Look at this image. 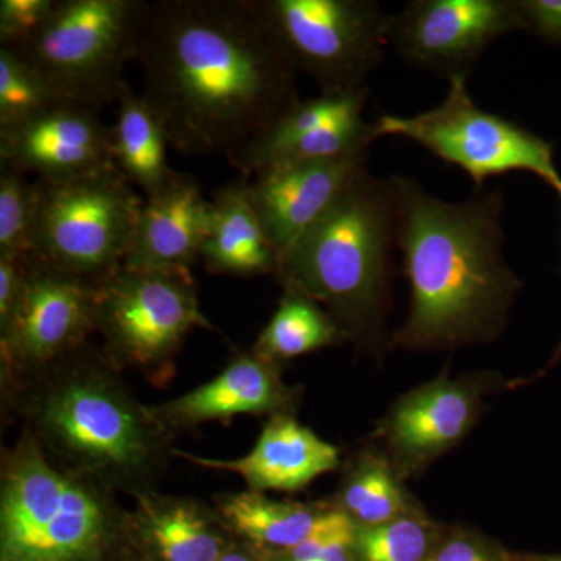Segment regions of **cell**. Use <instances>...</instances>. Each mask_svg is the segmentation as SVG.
<instances>
[{
	"label": "cell",
	"instance_id": "6da1fadb",
	"mask_svg": "<svg viewBox=\"0 0 561 561\" xmlns=\"http://www.w3.org/2000/svg\"><path fill=\"white\" fill-rule=\"evenodd\" d=\"M135 61L144 98L183 153L230 158L301 99L254 0L150 2Z\"/></svg>",
	"mask_w": 561,
	"mask_h": 561
},
{
	"label": "cell",
	"instance_id": "7a4b0ae2",
	"mask_svg": "<svg viewBox=\"0 0 561 561\" xmlns=\"http://www.w3.org/2000/svg\"><path fill=\"white\" fill-rule=\"evenodd\" d=\"M389 180L398 249L412 290L398 343L449 348L496 337L522 287L504 256V195L482 190L470 201L453 203L430 194L412 176Z\"/></svg>",
	"mask_w": 561,
	"mask_h": 561
},
{
	"label": "cell",
	"instance_id": "3957f363",
	"mask_svg": "<svg viewBox=\"0 0 561 561\" xmlns=\"http://www.w3.org/2000/svg\"><path fill=\"white\" fill-rule=\"evenodd\" d=\"M11 381L25 382L27 435L51 463L110 491H153L173 456L172 434L122 383L102 348L84 343Z\"/></svg>",
	"mask_w": 561,
	"mask_h": 561
},
{
	"label": "cell",
	"instance_id": "277c9868",
	"mask_svg": "<svg viewBox=\"0 0 561 561\" xmlns=\"http://www.w3.org/2000/svg\"><path fill=\"white\" fill-rule=\"evenodd\" d=\"M394 247L398 214L390 180L365 168L280 257L276 278L324 306L345 337L373 342L389 305Z\"/></svg>",
	"mask_w": 561,
	"mask_h": 561
},
{
	"label": "cell",
	"instance_id": "5b68a950",
	"mask_svg": "<svg viewBox=\"0 0 561 561\" xmlns=\"http://www.w3.org/2000/svg\"><path fill=\"white\" fill-rule=\"evenodd\" d=\"M125 518L110 490L60 470L31 435L3 457L0 561H122Z\"/></svg>",
	"mask_w": 561,
	"mask_h": 561
},
{
	"label": "cell",
	"instance_id": "8992f818",
	"mask_svg": "<svg viewBox=\"0 0 561 561\" xmlns=\"http://www.w3.org/2000/svg\"><path fill=\"white\" fill-rule=\"evenodd\" d=\"M35 191L31 254L95 286L119 271L144 201L116 165L36 179Z\"/></svg>",
	"mask_w": 561,
	"mask_h": 561
},
{
	"label": "cell",
	"instance_id": "52a82bcc",
	"mask_svg": "<svg viewBox=\"0 0 561 561\" xmlns=\"http://www.w3.org/2000/svg\"><path fill=\"white\" fill-rule=\"evenodd\" d=\"M146 0H57L46 27L14 51L46 77L62 102L101 111L119 101L138 55Z\"/></svg>",
	"mask_w": 561,
	"mask_h": 561
},
{
	"label": "cell",
	"instance_id": "ba28073f",
	"mask_svg": "<svg viewBox=\"0 0 561 561\" xmlns=\"http://www.w3.org/2000/svg\"><path fill=\"white\" fill-rule=\"evenodd\" d=\"M213 324L203 316L191 272L122 267L95 289V332L117 370L131 368L154 386L171 381L192 331Z\"/></svg>",
	"mask_w": 561,
	"mask_h": 561
},
{
	"label": "cell",
	"instance_id": "9c48e42d",
	"mask_svg": "<svg viewBox=\"0 0 561 561\" xmlns=\"http://www.w3.org/2000/svg\"><path fill=\"white\" fill-rule=\"evenodd\" d=\"M373 128L376 140L383 136L409 139L456 165L478 191L493 176L527 172L549 184L561 201L552 144L516 122L482 110L471 98L465 77L448 80V94L434 108L413 116L382 114Z\"/></svg>",
	"mask_w": 561,
	"mask_h": 561
},
{
	"label": "cell",
	"instance_id": "30bf717a",
	"mask_svg": "<svg viewBox=\"0 0 561 561\" xmlns=\"http://www.w3.org/2000/svg\"><path fill=\"white\" fill-rule=\"evenodd\" d=\"M297 72L321 94L360 90L390 46L391 14L375 0H254Z\"/></svg>",
	"mask_w": 561,
	"mask_h": 561
},
{
	"label": "cell",
	"instance_id": "8fae6325",
	"mask_svg": "<svg viewBox=\"0 0 561 561\" xmlns=\"http://www.w3.org/2000/svg\"><path fill=\"white\" fill-rule=\"evenodd\" d=\"M95 289L90 280L24 254L21 297L0 327L3 376L11 381L38 371L88 343L95 332Z\"/></svg>",
	"mask_w": 561,
	"mask_h": 561
},
{
	"label": "cell",
	"instance_id": "7c38bea8",
	"mask_svg": "<svg viewBox=\"0 0 561 561\" xmlns=\"http://www.w3.org/2000/svg\"><path fill=\"white\" fill-rule=\"evenodd\" d=\"M512 32H522L518 0H412L391 14L389 41L415 68L468 79L490 46Z\"/></svg>",
	"mask_w": 561,
	"mask_h": 561
},
{
	"label": "cell",
	"instance_id": "4fadbf2b",
	"mask_svg": "<svg viewBox=\"0 0 561 561\" xmlns=\"http://www.w3.org/2000/svg\"><path fill=\"white\" fill-rule=\"evenodd\" d=\"M370 87L298 101L271 127L227 158L245 176L302 162L330 161L370 149L375 128L364 119Z\"/></svg>",
	"mask_w": 561,
	"mask_h": 561
},
{
	"label": "cell",
	"instance_id": "5bb4252c",
	"mask_svg": "<svg viewBox=\"0 0 561 561\" xmlns=\"http://www.w3.org/2000/svg\"><path fill=\"white\" fill-rule=\"evenodd\" d=\"M0 165L38 179H68L116 165L113 133L98 110L55 103L0 131Z\"/></svg>",
	"mask_w": 561,
	"mask_h": 561
},
{
	"label": "cell",
	"instance_id": "9a60e30c",
	"mask_svg": "<svg viewBox=\"0 0 561 561\" xmlns=\"http://www.w3.org/2000/svg\"><path fill=\"white\" fill-rule=\"evenodd\" d=\"M368 151L330 161L280 165L254 173L249 194L280 257L330 210L342 192L368 168Z\"/></svg>",
	"mask_w": 561,
	"mask_h": 561
},
{
	"label": "cell",
	"instance_id": "2e32d148",
	"mask_svg": "<svg viewBox=\"0 0 561 561\" xmlns=\"http://www.w3.org/2000/svg\"><path fill=\"white\" fill-rule=\"evenodd\" d=\"M213 219V202L203 197L194 176L176 172L162 187L146 197L124 267L140 271L191 272Z\"/></svg>",
	"mask_w": 561,
	"mask_h": 561
},
{
	"label": "cell",
	"instance_id": "e0dca14e",
	"mask_svg": "<svg viewBox=\"0 0 561 561\" xmlns=\"http://www.w3.org/2000/svg\"><path fill=\"white\" fill-rule=\"evenodd\" d=\"M125 527L131 551L146 561H220L236 538L216 511L190 497L135 496Z\"/></svg>",
	"mask_w": 561,
	"mask_h": 561
},
{
	"label": "cell",
	"instance_id": "ac0fdd59",
	"mask_svg": "<svg viewBox=\"0 0 561 561\" xmlns=\"http://www.w3.org/2000/svg\"><path fill=\"white\" fill-rule=\"evenodd\" d=\"M289 401L290 391L280 382L275 362L262 359L250 351L239 354L209 382L150 409L154 419L172 434L245 413L283 415Z\"/></svg>",
	"mask_w": 561,
	"mask_h": 561
},
{
	"label": "cell",
	"instance_id": "d6986e66",
	"mask_svg": "<svg viewBox=\"0 0 561 561\" xmlns=\"http://www.w3.org/2000/svg\"><path fill=\"white\" fill-rule=\"evenodd\" d=\"M173 457H183L192 465L209 470L234 472L257 493L300 490L339 465L335 446L286 415L273 416L254 448L239 459H209L180 449H173Z\"/></svg>",
	"mask_w": 561,
	"mask_h": 561
},
{
	"label": "cell",
	"instance_id": "ffe728a7",
	"mask_svg": "<svg viewBox=\"0 0 561 561\" xmlns=\"http://www.w3.org/2000/svg\"><path fill=\"white\" fill-rule=\"evenodd\" d=\"M201 262L214 275H275L279 254L268 238L249 194V180L220 187L213 198V219Z\"/></svg>",
	"mask_w": 561,
	"mask_h": 561
},
{
	"label": "cell",
	"instance_id": "44dd1931",
	"mask_svg": "<svg viewBox=\"0 0 561 561\" xmlns=\"http://www.w3.org/2000/svg\"><path fill=\"white\" fill-rule=\"evenodd\" d=\"M220 522L236 540L264 559L291 551L334 519L337 511L273 501L257 491H238L214 497Z\"/></svg>",
	"mask_w": 561,
	"mask_h": 561
},
{
	"label": "cell",
	"instance_id": "7402d4cb",
	"mask_svg": "<svg viewBox=\"0 0 561 561\" xmlns=\"http://www.w3.org/2000/svg\"><path fill=\"white\" fill-rule=\"evenodd\" d=\"M474 411L470 390L448 381L431 383L398 404L391 437L409 456L431 457L459 440Z\"/></svg>",
	"mask_w": 561,
	"mask_h": 561
},
{
	"label": "cell",
	"instance_id": "603a6c76",
	"mask_svg": "<svg viewBox=\"0 0 561 561\" xmlns=\"http://www.w3.org/2000/svg\"><path fill=\"white\" fill-rule=\"evenodd\" d=\"M111 133L116 168L133 186L146 197L168 186L176 173L168 164V133L157 111L130 84L117 101V119Z\"/></svg>",
	"mask_w": 561,
	"mask_h": 561
},
{
	"label": "cell",
	"instance_id": "cb8c5ba5",
	"mask_svg": "<svg viewBox=\"0 0 561 561\" xmlns=\"http://www.w3.org/2000/svg\"><path fill=\"white\" fill-rule=\"evenodd\" d=\"M283 290L278 309L251 350L254 354L276 364L334 345L345 337L319 302L294 287L283 286Z\"/></svg>",
	"mask_w": 561,
	"mask_h": 561
},
{
	"label": "cell",
	"instance_id": "d4e9b609",
	"mask_svg": "<svg viewBox=\"0 0 561 561\" xmlns=\"http://www.w3.org/2000/svg\"><path fill=\"white\" fill-rule=\"evenodd\" d=\"M62 102L46 77L21 55L0 47V131Z\"/></svg>",
	"mask_w": 561,
	"mask_h": 561
},
{
	"label": "cell",
	"instance_id": "484cf974",
	"mask_svg": "<svg viewBox=\"0 0 561 561\" xmlns=\"http://www.w3.org/2000/svg\"><path fill=\"white\" fill-rule=\"evenodd\" d=\"M346 515L357 526H379L405 513V502L389 468L378 460L360 465L343 490Z\"/></svg>",
	"mask_w": 561,
	"mask_h": 561
},
{
	"label": "cell",
	"instance_id": "4316f807",
	"mask_svg": "<svg viewBox=\"0 0 561 561\" xmlns=\"http://www.w3.org/2000/svg\"><path fill=\"white\" fill-rule=\"evenodd\" d=\"M356 549L360 561H427L432 551L430 527L401 516L379 526H357Z\"/></svg>",
	"mask_w": 561,
	"mask_h": 561
},
{
	"label": "cell",
	"instance_id": "83f0119b",
	"mask_svg": "<svg viewBox=\"0 0 561 561\" xmlns=\"http://www.w3.org/2000/svg\"><path fill=\"white\" fill-rule=\"evenodd\" d=\"M35 209V181L0 165V254L31 253Z\"/></svg>",
	"mask_w": 561,
	"mask_h": 561
},
{
	"label": "cell",
	"instance_id": "f1b7e54d",
	"mask_svg": "<svg viewBox=\"0 0 561 561\" xmlns=\"http://www.w3.org/2000/svg\"><path fill=\"white\" fill-rule=\"evenodd\" d=\"M268 561H360L356 549V523L343 511L327 527L297 548Z\"/></svg>",
	"mask_w": 561,
	"mask_h": 561
},
{
	"label": "cell",
	"instance_id": "f546056e",
	"mask_svg": "<svg viewBox=\"0 0 561 561\" xmlns=\"http://www.w3.org/2000/svg\"><path fill=\"white\" fill-rule=\"evenodd\" d=\"M57 0H2L0 2V47L21 51L46 27Z\"/></svg>",
	"mask_w": 561,
	"mask_h": 561
},
{
	"label": "cell",
	"instance_id": "4dcf8cb0",
	"mask_svg": "<svg viewBox=\"0 0 561 561\" xmlns=\"http://www.w3.org/2000/svg\"><path fill=\"white\" fill-rule=\"evenodd\" d=\"M522 32L561 46V0H518Z\"/></svg>",
	"mask_w": 561,
	"mask_h": 561
},
{
	"label": "cell",
	"instance_id": "1f68e13d",
	"mask_svg": "<svg viewBox=\"0 0 561 561\" xmlns=\"http://www.w3.org/2000/svg\"><path fill=\"white\" fill-rule=\"evenodd\" d=\"M24 284V254L7 256L0 254V327L10 320L16 308Z\"/></svg>",
	"mask_w": 561,
	"mask_h": 561
},
{
	"label": "cell",
	"instance_id": "d6a6232c",
	"mask_svg": "<svg viewBox=\"0 0 561 561\" xmlns=\"http://www.w3.org/2000/svg\"><path fill=\"white\" fill-rule=\"evenodd\" d=\"M427 561H500L482 542L470 537H453L434 548Z\"/></svg>",
	"mask_w": 561,
	"mask_h": 561
},
{
	"label": "cell",
	"instance_id": "836d02e7",
	"mask_svg": "<svg viewBox=\"0 0 561 561\" xmlns=\"http://www.w3.org/2000/svg\"><path fill=\"white\" fill-rule=\"evenodd\" d=\"M220 561H268L247 546L245 542L236 540L234 545L231 546L230 551L221 557Z\"/></svg>",
	"mask_w": 561,
	"mask_h": 561
},
{
	"label": "cell",
	"instance_id": "e575fe53",
	"mask_svg": "<svg viewBox=\"0 0 561 561\" xmlns=\"http://www.w3.org/2000/svg\"><path fill=\"white\" fill-rule=\"evenodd\" d=\"M529 561H561V556L534 557Z\"/></svg>",
	"mask_w": 561,
	"mask_h": 561
},
{
	"label": "cell",
	"instance_id": "d590c367",
	"mask_svg": "<svg viewBox=\"0 0 561 561\" xmlns=\"http://www.w3.org/2000/svg\"><path fill=\"white\" fill-rule=\"evenodd\" d=\"M122 561H146V560H144V559H142V557H139V556H138V553H135V552H133V551H131V552H130V553H128V556H127V557H125V559H124V560H122Z\"/></svg>",
	"mask_w": 561,
	"mask_h": 561
}]
</instances>
